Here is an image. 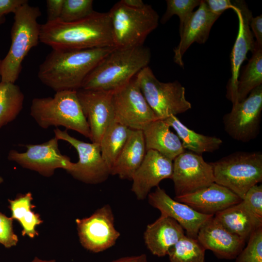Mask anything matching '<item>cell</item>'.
Here are the masks:
<instances>
[{
    "label": "cell",
    "instance_id": "24",
    "mask_svg": "<svg viewBox=\"0 0 262 262\" xmlns=\"http://www.w3.org/2000/svg\"><path fill=\"white\" fill-rule=\"evenodd\" d=\"M143 131L131 130L128 140L111 170V175L131 180L146 153Z\"/></svg>",
    "mask_w": 262,
    "mask_h": 262
},
{
    "label": "cell",
    "instance_id": "45",
    "mask_svg": "<svg viewBox=\"0 0 262 262\" xmlns=\"http://www.w3.org/2000/svg\"><path fill=\"white\" fill-rule=\"evenodd\" d=\"M1 61L0 59V82H1Z\"/></svg>",
    "mask_w": 262,
    "mask_h": 262
},
{
    "label": "cell",
    "instance_id": "5",
    "mask_svg": "<svg viewBox=\"0 0 262 262\" xmlns=\"http://www.w3.org/2000/svg\"><path fill=\"white\" fill-rule=\"evenodd\" d=\"M28 3L14 14L11 46L1 61V82L15 83L21 71L24 59L39 41L40 24L37 19L41 12L38 7L30 5Z\"/></svg>",
    "mask_w": 262,
    "mask_h": 262
},
{
    "label": "cell",
    "instance_id": "42",
    "mask_svg": "<svg viewBox=\"0 0 262 262\" xmlns=\"http://www.w3.org/2000/svg\"><path fill=\"white\" fill-rule=\"evenodd\" d=\"M120 1L126 6L133 9H140L146 5L142 0H121Z\"/></svg>",
    "mask_w": 262,
    "mask_h": 262
},
{
    "label": "cell",
    "instance_id": "16",
    "mask_svg": "<svg viewBox=\"0 0 262 262\" xmlns=\"http://www.w3.org/2000/svg\"><path fill=\"white\" fill-rule=\"evenodd\" d=\"M113 92L82 88L77 90L79 102L89 127L90 140L93 143L99 144L103 133L115 119Z\"/></svg>",
    "mask_w": 262,
    "mask_h": 262
},
{
    "label": "cell",
    "instance_id": "15",
    "mask_svg": "<svg viewBox=\"0 0 262 262\" xmlns=\"http://www.w3.org/2000/svg\"><path fill=\"white\" fill-rule=\"evenodd\" d=\"M232 2V9L239 19V29L230 54L231 76L227 85L226 97L233 104L237 102V87L241 66L246 59L247 52L250 51L253 53L257 45L249 28L250 21L253 17L251 12L243 0Z\"/></svg>",
    "mask_w": 262,
    "mask_h": 262
},
{
    "label": "cell",
    "instance_id": "23",
    "mask_svg": "<svg viewBox=\"0 0 262 262\" xmlns=\"http://www.w3.org/2000/svg\"><path fill=\"white\" fill-rule=\"evenodd\" d=\"M164 120L149 123L142 131L146 150H154L173 160L185 150L178 135L170 131Z\"/></svg>",
    "mask_w": 262,
    "mask_h": 262
},
{
    "label": "cell",
    "instance_id": "40",
    "mask_svg": "<svg viewBox=\"0 0 262 262\" xmlns=\"http://www.w3.org/2000/svg\"><path fill=\"white\" fill-rule=\"evenodd\" d=\"M249 26L256 38L257 47L262 49V15L252 17L250 21Z\"/></svg>",
    "mask_w": 262,
    "mask_h": 262
},
{
    "label": "cell",
    "instance_id": "44",
    "mask_svg": "<svg viewBox=\"0 0 262 262\" xmlns=\"http://www.w3.org/2000/svg\"><path fill=\"white\" fill-rule=\"evenodd\" d=\"M5 21V17L4 16H0V25L2 24Z\"/></svg>",
    "mask_w": 262,
    "mask_h": 262
},
{
    "label": "cell",
    "instance_id": "39",
    "mask_svg": "<svg viewBox=\"0 0 262 262\" xmlns=\"http://www.w3.org/2000/svg\"><path fill=\"white\" fill-rule=\"evenodd\" d=\"M28 2L27 0H0V16L10 13L15 14L20 7Z\"/></svg>",
    "mask_w": 262,
    "mask_h": 262
},
{
    "label": "cell",
    "instance_id": "32",
    "mask_svg": "<svg viewBox=\"0 0 262 262\" xmlns=\"http://www.w3.org/2000/svg\"><path fill=\"white\" fill-rule=\"evenodd\" d=\"M201 0H166V9L160 22L165 24L174 15L180 18L179 33L182 31L185 21L194 12L195 8L199 6Z\"/></svg>",
    "mask_w": 262,
    "mask_h": 262
},
{
    "label": "cell",
    "instance_id": "6",
    "mask_svg": "<svg viewBox=\"0 0 262 262\" xmlns=\"http://www.w3.org/2000/svg\"><path fill=\"white\" fill-rule=\"evenodd\" d=\"M214 182L242 199L247 191L262 181V153L237 151L211 163Z\"/></svg>",
    "mask_w": 262,
    "mask_h": 262
},
{
    "label": "cell",
    "instance_id": "14",
    "mask_svg": "<svg viewBox=\"0 0 262 262\" xmlns=\"http://www.w3.org/2000/svg\"><path fill=\"white\" fill-rule=\"evenodd\" d=\"M175 196L194 192L214 182L213 167L202 155L184 151L173 161Z\"/></svg>",
    "mask_w": 262,
    "mask_h": 262
},
{
    "label": "cell",
    "instance_id": "26",
    "mask_svg": "<svg viewBox=\"0 0 262 262\" xmlns=\"http://www.w3.org/2000/svg\"><path fill=\"white\" fill-rule=\"evenodd\" d=\"M164 120L176 131L183 148L187 151L202 155L218 150L223 143L219 137L200 134L189 129L176 116L172 115Z\"/></svg>",
    "mask_w": 262,
    "mask_h": 262
},
{
    "label": "cell",
    "instance_id": "3",
    "mask_svg": "<svg viewBox=\"0 0 262 262\" xmlns=\"http://www.w3.org/2000/svg\"><path fill=\"white\" fill-rule=\"evenodd\" d=\"M150 59V50L144 45L115 48L86 76L81 88L114 92L147 66Z\"/></svg>",
    "mask_w": 262,
    "mask_h": 262
},
{
    "label": "cell",
    "instance_id": "12",
    "mask_svg": "<svg viewBox=\"0 0 262 262\" xmlns=\"http://www.w3.org/2000/svg\"><path fill=\"white\" fill-rule=\"evenodd\" d=\"M111 206L106 204L90 216L75 220L79 241L86 250L98 253L113 246L120 237Z\"/></svg>",
    "mask_w": 262,
    "mask_h": 262
},
{
    "label": "cell",
    "instance_id": "36",
    "mask_svg": "<svg viewBox=\"0 0 262 262\" xmlns=\"http://www.w3.org/2000/svg\"><path fill=\"white\" fill-rule=\"evenodd\" d=\"M13 219L0 212V244L9 248L16 245L18 236L13 227Z\"/></svg>",
    "mask_w": 262,
    "mask_h": 262
},
{
    "label": "cell",
    "instance_id": "9",
    "mask_svg": "<svg viewBox=\"0 0 262 262\" xmlns=\"http://www.w3.org/2000/svg\"><path fill=\"white\" fill-rule=\"evenodd\" d=\"M262 85L253 89L243 101L232 104L223 117L225 131L232 139L246 143L255 139L260 130Z\"/></svg>",
    "mask_w": 262,
    "mask_h": 262
},
{
    "label": "cell",
    "instance_id": "30",
    "mask_svg": "<svg viewBox=\"0 0 262 262\" xmlns=\"http://www.w3.org/2000/svg\"><path fill=\"white\" fill-rule=\"evenodd\" d=\"M261 85H262V49L257 47L238 79L237 102L244 100L253 89Z\"/></svg>",
    "mask_w": 262,
    "mask_h": 262
},
{
    "label": "cell",
    "instance_id": "35",
    "mask_svg": "<svg viewBox=\"0 0 262 262\" xmlns=\"http://www.w3.org/2000/svg\"><path fill=\"white\" fill-rule=\"evenodd\" d=\"M247 208L257 217L262 220V185L250 188L242 200Z\"/></svg>",
    "mask_w": 262,
    "mask_h": 262
},
{
    "label": "cell",
    "instance_id": "17",
    "mask_svg": "<svg viewBox=\"0 0 262 262\" xmlns=\"http://www.w3.org/2000/svg\"><path fill=\"white\" fill-rule=\"evenodd\" d=\"M149 204L161 214L176 221L185 230L186 235L196 238L200 228L214 215L200 213L188 205L172 198L159 186L149 193Z\"/></svg>",
    "mask_w": 262,
    "mask_h": 262
},
{
    "label": "cell",
    "instance_id": "2",
    "mask_svg": "<svg viewBox=\"0 0 262 262\" xmlns=\"http://www.w3.org/2000/svg\"><path fill=\"white\" fill-rule=\"evenodd\" d=\"M115 48L52 49L40 64L38 77L56 92L77 91L89 73Z\"/></svg>",
    "mask_w": 262,
    "mask_h": 262
},
{
    "label": "cell",
    "instance_id": "18",
    "mask_svg": "<svg viewBox=\"0 0 262 262\" xmlns=\"http://www.w3.org/2000/svg\"><path fill=\"white\" fill-rule=\"evenodd\" d=\"M173 161L154 150L146 151L144 159L132 178L131 191L138 200L147 197L151 189L166 179H171Z\"/></svg>",
    "mask_w": 262,
    "mask_h": 262
},
{
    "label": "cell",
    "instance_id": "20",
    "mask_svg": "<svg viewBox=\"0 0 262 262\" xmlns=\"http://www.w3.org/2000/svg\"><path fill=\"white\" fill-rule=\"evenodd\" d=\"M196 239L206 250L226 260L235 259L246 242L225 228L213 216L201 226Z\"/></svg>",
    "mask_w": 262,
    "mask_h": 262
},
{
    "label": "cell",
    "instance_id": "19",
    "mask_svg": "<svg viewBox=\"0 0 262 262\" xmlns=\"http://www.w3.org/2000/svg\"><path fill=\"white\" fill-rule=\"evenodd\" d=\"M220 16L212 13L204 0H201L198 8L193 12L185 21L180 33V41L174 49V62L183 68V56L194 42L204 44L207 40L212 27Z\"/></svg>",
    "mask_w": 262,
    "mask_h": 262
},
{
    "label": "cell",
    "instance_id": "27",
    "mask_svg": "<svg viewBox=\"0 0 262 262\" xmlns=\"http://www.w3.org/2000/svg\"><path fill=\"white\" fill-rule=\"evenodd\" d=\"M32 194L28 192L14 199H9L11 217L17 220L22 227V234L31 238L38 236L36 227L43 223L40 215L32 210Z\"/></svg>",
    "mask_w": 262,
    "mask_h": 262
},
{
    "label": "cell",
    "instance_id": "33",
    "mask_svg": "<svg viewBox=\"0 0 262 262\" xmlns=\"http://www.w3.org/2000/svg\"><path fill=\"white\" fill-rule=\"evenodd\" d=\"M92 0H65L60 19L71 22L83 19L93 14Z\"/></svg>",
    "mask_w": 262,
    "mask_h": 262
},
{
    "label": "cell",
    "instance_id": "21",
    "mask_svg": "<svg viewBox=\"0 0 262 262\" xmlns=\"http://www.w3.org/2000/svg\"><path fill=\"white\" fill-rule=\"evenodd\" d=\"M174 199L200 213L213 215L242 200L229 189L215 182L194 192L175 196Z\"/></svg>",
    "mask_w": 262,
    "mask_h": 262
},
{
    "label": "cell",
    "instance_id": "7",
    "mask_svg": "<svg viewBox=\"0 0 262 262\" xmlns=\"http://www.w3.org/2000/svg\"><path fill=\"white\" fill-rule=\"evenodd\" d=\"M114 46L125 48L143 45L148 36L158 26L159 16L152 6L140 9L129 7L120 1L108 12Z\"/></svg>",
    "mask_w": 262,
    "mask_h": 262
},
{
    "label": "cell",
    "instance_id": "41",
    "mask_svg": "<svg viewBox=\"0 0 262 262\" xmlns=\"http://www.w3.org/2000/svg\"><path fill=\"white\" fill-rule=\"evenodd\" d=\"M111 262H147V255L145 254L132 256L124 257Z\"/></svg>",
    "mask_w": 262,
    "mask_h": 262
},
{
    "label": "cell",
    "instance_id": "38",
    "mask_svg": "<svg viewBox=\"0 0 262 262\" xmlns=\"http://www.w3.org/2000/svg\"><path fill=\"white\" fill-rule=\"evenodd\" d=\"M204 1L209 10L219 16L227 9L233 8V2L229 0H206Z\"/></svg>",
    "mask_w": 262,
    "mask_h": 262
},
{
    "label": "cell",
    "instance_id": "4",
    "mask_svg": "<svg viewBox=\"0 0 262 262\" xmlns=\"http://www.w3.org/2000/svg\"><path fill=\"white\" fill-rule=\"evenodd\" d=\"M30 115L43 129L62 126L90 139L89 127L77 91H58L53 97L33 98L31 105Z\"/></svg>",
    "mask_w": 262,
    "mask_h": 262
},
{
    "label": "cell",
    "instance_id": "10",
    "mask_svg": "<svg viewBox=\"0 0 262 262\" xmlns=\"http://www.w3.org/2000/svg\"><path fill=\"white\" fill-rule=\"evenodd\" d=\"M55 137L67 142L76 150L79 160L67 172L76 180L86 184H97L106 180L111 169L103 159L99 144L86 143L70 135L66 131L54 130Z\"/></svg>",
    "mask_w": 262,
    "mask_h": 262
},
{
    "label": "cell",
    "instance_id": "37",
    "mask_svg": "<svg viewBox=\"0 0 262 262\" xmlns=\"http://www.w3.org/2000/svg\"><path fill=\"white\" fill-rule=\"evenodd\" d=\"M65 0H47V21H51L60 18Z\"/></svg>",
    "mask_w": 262,
    "mask_h": 262
},
{
    "label": "cell",
    "instance_id": "13",
    "mask_svg": "<svg viewBox=\"0 0 262 262\" xmlns=\"http://www.w3.org/2000/svg\"><path fill=\"white\" fill-rule=\"evenodd\" d=\"M58 140L54 137L40 144L26 145L27 150L24 152L11 150L8 159L24 168L35 171L46 177L52 176L57 169L67 172L72 168L73 163L69 157L61 153Z\"/></svg>",
    "mask_w": 262,
    "mask_h": 262
},
{
    "label": "cell",
    "instance_id": "34",
    "mask_svg": "<svg viewBox=\"0 0 262 262\" xmlns=\"http://www.w3.org/2000/svg\"><path fill=\"white\" fill-rule=\"evenodd\" d=\"M235 259V262H262V227L252 233Z\"/></svg>",
    "mask_w": 262,
    "mask_h": 262
},
{
    "label": "cell",
    "instance_id": "29",
    "mask_svg": "<svg viewBox=\"0 0 262 262\" xmlns=\"http://www.w3.org/2000/svg\"><path fill=\"white\" fill-rule=\"evenodd\" d=\"M24 95L14 83L0 84V129L15 120L21 111Z\"/></svg>",
    "mask_w": 262,
    "mask_h": 262
},
{
    "label": "cell",
    "instance_id": "28",
    "mask_svg": "<svg viewBox=\"0 0 262 262\" xmlns=\"http://www.w3.org/2000/svg\"><path fill=\"white\" fill-rule=\"evenodd\" d=\"M131 129L115 119L108 126L99 143L102 157L111 170L129 136Z\"/></svg>",
    "mask_w": 262,
    "mask_h": 262
},
{
    "label": "cell",
    "instance_id": "46",
    "mask_svg": "<svg viewBox=\"0 0 262 262\" xmlns=\"http://www.w3.org/2000/svg\"><path fill=\"white\" fill-rule=\"evenodd\" d=\"M3 181V180L1 177H0V184L2 183Z\"/></svg>",
    "mask_w": 262,
    "mask_h": 262
},
{
    "label": "cell",
    "instance_id": "1",
    "mask_svg": "<svg viewBox=\"0 0 262 262\" xmlns=\"http://www.w3.org/2000/svg\"><path fill=\"white\" fill-rule=\"evenodd\" d=\"M39 41L52 49H84L115 47L107 13L95 11L73 22L60 18L40 25Z\"/></svg>",
    "mask_w": 262,
    "mask_h": 262
},
{
    "label": "cell",
    "instance_id": "11",
    "mask_svg": "<svg viewBox=\"0 0 262 262\" xmlns=\"http://www.w3.org/2000/svg\"><path fill=\"white\" fill-rule=\"evenodd\" d=\"M115 119L131 130L143 131L159 119L143 95L135 77L113 94Z\"/></svg>",
    "mask_w": 262,
    "mask_h": 262
},
{
    "label": "cell",
    "instance_id": "8",
    "mask_svg": "<svg viewBox=\"0 0 262 262\" xmlns=\"http://www.w3.org/2000/svg\"><path fill=\"white\" fill-rule=\"evenodd\" d=\"M148 104L159 119L164 120L192 108L185 97V89L178 81H159L151 69L146 66L135 76Z\"/></svg>",
    "mask_w": 262,
    "mask_h": 262
},
{
    "label": "cell",
    "instance_id": "43",
    "mask_svg": "<svg viewBox=\"0 0 262 262\" xmlns=\"http://www.w3.org/2000/svg\"><path fill=\"white\" fill-rule=\"evenodd\" d=\"M31 262H56V261L54 259H51L49 260H42L37 257H35Z\"/></svg>",
    "mask_w": 262,
    "mask_h": 262
},
{
    "label": "cell",
    "instance_id": "22",
    "mask_svg": "<svg viewBox=\"0 0 262 262\" xmlns=\"http://www.w3.org/2000/svg\"><path fill=\"white\" fill-rule=\"evenodd\" d=\"M184 232V229L176 221L161 214L154 222L147 226L144 239L147 248L153 255L164 257L185 235Z\"/></svg>",
    "mask_w": 262,
    "mask_h": 262
},
{
    "label": "cell",
    "instance_id": "25",
    "mask_svg": "<svg viewBox=\"0 0 262 262\" xmlns=\"http://www.w3.org/2000/svg\"><path fill=\"white\" fill-rule=\"evenodd\" d=\"M213 218L232 233L246 241L252 233L262 227V220L254 215L241 200L220 211Z\"/></svg>",
    "mask_w": 262,
    "mask_h": 262
},
{
    "label": "cell",
    "instance_id": "31",
    "mask_svg": "<svg viewBox=\"0 0 262 262\" xmlns=\"http://www.w3.org/2000/svg\"><path fill=\"white\" fill-rule=\"evenodd\" d=\"M205 250L197 239L184 235L167 255L170 262H205Z\"/></svg>",
    "mask_w": 262,
    "mask_h": 262
}]
</instances>
